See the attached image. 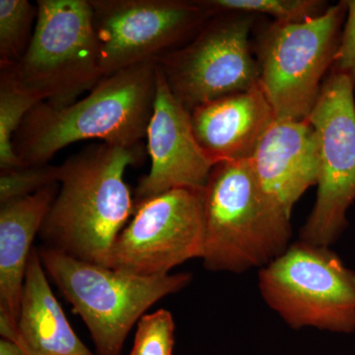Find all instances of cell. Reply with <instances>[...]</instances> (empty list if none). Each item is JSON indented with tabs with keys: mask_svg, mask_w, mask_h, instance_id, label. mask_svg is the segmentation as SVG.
<instances>
[{
	"mask_svg": "<svg viewBox=\"0 0 355 355\" xmlns=\"http://www.w3.org/2000/svg\"><path fill=\"white\" fill-rule=\"evenodd\" d=\"M144 153L140 144L100 142L60 165V191L40 231L46 246L109 268L114 242L135 210L125 171Z\"/></svg>",
	"mask_w": 355,
	"mask_h": 355,
	"instance_id": "6da1fadb",
	"label": "cell"
},
{
	"mask_svg": "<svg viewBox=\"0 0 355 355\" xmlns=\"http://www.w3.org/2000/svg\"><path fill=\"white\" fill-rule=\"evenodd\" d=\"M156 62L104 77L67 107L40 103L14 135V151L25 166L49 164L64 147L83 140L133 146L146 137L153 113Z\"/></svg>",
	"mask_w": 355,
	"mask_h": 355,
	"instance_id": "7a4b0ae2",
	"label": "cell"
},
{
	"mask_svg": "<svg viewBox=\"0 0 355 355\" xmlns=\"http://www.w3.org/2000/svg\"><path fill=\"white\" fill-rule=\"evenodd\" d=\"M205 216L207 270L261 268L291 246V217L261 190L248 160L214 166L205 188Z\"/></svg>",
	"mask_w": 355,
	"mask_h": 355,
	"instance_id": "3957f363",
	"label": "cell"
},
{
	"mask_svg": "<svg viewBox=\"0 0 355 355\" xmlns=\"http://www.w3.org/2000/svg\"><path fill=\"white\" fill-rule=\"evenodd\" d=\"M44 270L87 326L98 355H121L128 334L151 306L191 282L186 272L139 277L44 246Z\"/></svg>",
	"mask_w": 355,
	"mask_h": 355,
	"instance_id": "277c9868",
	"label": "cell"
},
{
	"mask_svg": "<svg viewBox=\"0 0 355 355\" xmlns=\"http://www.w3.org/2000/svg\"><path fill=\"white\" fill-rule=\"evenodd\" d=\"M259 288L291 328L355 331V272L329 247L291 245L261 268Z\"/></svg>",
	"mask_w": 355,
	"mask_h": 355,
	"instance_id": "5b68a950",
	"label": "cell"
},
{
	"mask_svg": "<svg viewBox=\"0 0 355 355\" xmlns=\"http://www.w3.org/2000/svg\"><path fill=\"white\" fill-rule=\"evenodd\" d=\"M31 43L16 64L21 83L55 107L73 104L104 78L89 0H37Z\"/></svg>",
	"mask_w": 355,
	"mask_h": 355,
	"instance_id": "8992f818",
	"label": "cell"
},
{
	"mask_svg": "<svg viewBox=\"0 0 355 355\" xmlns=\"http://www.w3.org/2000/svg\"><path fill=\"white\" fill-rule=\"evenodd\" d=\"M347 12L343 0L304 22L275 21L261 35L260 85L275 118H309L321 94L322 78L333 67Z\"/></svg>",
	"mask_w": 355,
	"mask_h": 355,
	"instance_id": "52a82bcc",
	"label": "cell"
},
{
	"mask_svg": "<svg viewBox=\"0 0 355 355\" xmlns=\"http://www.w3.org/2000/svg\"><path fill=\"white\" fill-rule=\"evenodd\" d=\"M254 14L212 16L188 44L156 60L173 94L188 111L260 83L250 49Z\"/></svg>",
	"mask_w": 355,
	"mask_h": 355,
	"instance_id": "ba28073f",
	"label": "cell"
},
{
	"mask_svg": "<svg viewBox=\"0 0 355 355\" xmlns=\"http://www.w3.org/2000/svg\"><path fill=\"white\" fill-rule=\"evenodd\" d=\"M104 77L188 44L212 17L200 0H89Z\"/></svg>",
	"mask_w": 355,
	"mask_h": 355,
	"instance_id": "9c48e42d",
	"label": "cell"
},
{
	"mask_svg": "<svg viewBox=\"0 0 355 355\" xmlns=\"http://www.w3.org/2000/svg\"><path fill=\"white\" fill-rule=\"evenodd\" d=\"M349 77L331 71L309 118L319 139L316 203L300 241L330 247L347 226L355 202V100Z\"/></svg>",
	"mask_w": 355,
	"mask_h": 355,
	"instance_id": "30bf717a",
	"label": "cell"
},
{
	"mask_svg": "<svg viewBox=\"0 0 355 355\" xmlns=\"http://www.w3.org/2000/svg\"><path fill=\"white\" fill-rule=\"evenodd\" d=\"M205 234V189L166 191L135 207L114 242L109 268L139 277L169 275L202 259Z\"/></svg>",
	"mask_w": 355,
	"mask_h": 355,
	"instance_id": "8fae6325",
	"label": "cell"
},
{
	"mask_svg": "<svg viewBox=\"0 0 355 355\" xmlns=\"http://www.w3.org/2000/svg\"><path fill=\"white\" fill-rule=\"evenodd\" d=\"M146 139L151 167L137 183L133 196L135 207L168 191L205 188L214 165L196 139L191 112L173 94L158 65Z\"/></svg>",
	"mask_w": 355,
	"mask_h": 355,
	"instance_id": "7c38bea8",
	"label": "cell"
},
{
	"mask_svg": "<svg viewBox=\"0 0 355 355\" xmlns=\"http://www.w3.org/2000/svg\"><path fill=\"white\" fill-rule=\"evenodd\" d=\"M261 190L287 216L319 178V139L308 119L273 120L248 160Z\"/></svg>",
	"mask_w": 355,
	"mask_h": 355,
	"instance_id": "4fadbf2b",
	"label": "cell"
},
{
	"mask_svg": "<svg viewBox=\"0 0 355 355\" xmlns=\"http://www.w3.org/2000/svg\"><path fill=\"white\" fill-rule=\"evenodd\" d=\"M58 193V184L0 205V335L19 343L23 288L33 241Z\"/></svg>",
	"mask_w": 355,
	"mask_h": 355,
	"instance_id": "5bb4252c",
	"label": "cell"
},
{
	"mask_svg": "<svg viewBox=\"0 0 355 355\" xmlns=\"http://www.w3.org/2000/svg\"><path fill=\"white\" fill-rule=\"evenodd\" d=\"M275 119L260 83L249 90L205 103L191 112L196 139L214 166L249 160Z\"/></svg>",
	"mask_w": 355,
	"mask_h": 355,
	"instance_id": "9a60e30c",
	"label": "cell"
},
{
	"mask_svg": "<svg viewBox=\"0 0 355 355\" xmlns=\"http://www.w3.org/2000/svg\"><path fill=\"white\" fill-rule=\"evenodd\" d=\"M18 330L20 345L30 355H95L72 330L35 248L26 270Z\"/></svg>",
	"mask_w": 355,
	"mask_h": 355,
	"instance_id": "2e32d148",
	"label": "cell"
},
{
	"mask_svg": "<svg viewBox=\"0 0 355 355\" xmlns=\"http://www.w3.org/2000/svg\"><path fill=\"white\" fill-rule=\"evenodd\" d=\"M44 98L21 83L16 64L0 62V170L25 166L12 140L26 116Z\"/></svg>",
	"mask_w": 355,
	"mask_h": 355,
	"instance_id": "e0dca14e",
	"label": "cell"
},
{
	"mask_svg": "<svg viewBox=\"0 0 355 355\" xmlns=\"http://www.w3.org/2000/svg\"><path fill=\"white\" fill-rule=\"evenodd\" d=\"M38 4L28 0H0V62L18 64L31 43Z\"/></svg>",
	"mask_w": 355,
	"mask_h": 355,
	"instance_id": "ac0fdd59",
	"label": "cell"
},
{
	"mask_svg": "<svg viewBox=\"0 0 355 355\" xmlns=\"http://www.w3.org/2000/svg\"><path fill=\"white\" fill-rule=\"evenodd\" d=\"M212 16L222 13L268 14L275 21L300 23L323 14L326 2L319 0H200Z\"/></svg>",
	"mask_w": 355,
	"mask_h": 355,
	"instance_id": "d6986e66",
	"label": "cell"
},
{
	"mask_svg": "<svg viewBox=\"0 0 355 355\" xmlns=\"http://www.w3.org/2000/svg\"><path fill=\"white\" fill-rule=\"evenodd\" d=\"M60 183V166H21L0 170V205Z\"/></svg>",
	"mask_w": 355,
	"mask_h": 355,
	"instance_id": "ffe728a7",
	"label": "cell"
},
{
	"mask_svg": "<svg viewBox=\"0 0 355 355\" xmlns=\"http://www.w3.org/2000/svg\"><path fill=\"white\" fill-rule=\"evenodd\" d=\"M175 323L169 311L159 309L139 320L130 355H172Z\"/></svg>",
	"mask_w": 355,
	"mask_h": 355,
	"instance_id": "44dd1931",
	"label": "cell"
},
{
	"mask_svg": "<svg viewBox=\"0 0 355 355\" xmlns=\"http://www.w3.org/2000/svg\"><path fill=\"white\" fill-rule=\"evenodd\" d=\"M347 6L345 29L340 35L333 70L349 77L355 91V0H345Z\"/></svg>",
	"mask_w": 355,
	"mask_h": 355,
	"instance_id": "7402d4cb",
	"label": "cell"
},
{
	"mask_svg": "<svg viewBox=\"0 0 355 355\" xmlns=\"http://www.w3.org/2000/svg\"><path fill=\"white\" fill-rule=\"evenodd\" d=\"M0 355H30L27 350L19 345L14 343L12 340L1 338L0 340Z\"/></svg>",
	"mask_w": 355,
	"mask_h": 355,
	"instance_id": "603a6c76",
	"label": "cell"
}]
</instances>
